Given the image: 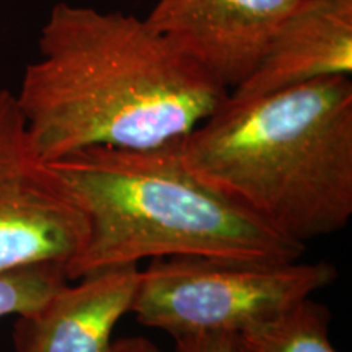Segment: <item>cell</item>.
<instances>
[{"label": "cell", "mask_w": 352, "mask_h": 352, "mask_svg": "<svg viewBox=\"0 0 352 352\" xmlns=\"http://www.w3.org/2000/svg\"><path fill=\"white\" fill-rule=\"evenodd\" d=\"M302 0H158L145 21L196 59L228 91L253 72Z\"/></svg>", "instance_id": "obj_6"}, {"label": "cell", "mask_w": 352, "mask_h": 352, "mask_svg": "<svg viewBox=\"0 0 352 352\" xmlns=\"http://www.w3.org/2000/svg\"><path fill=\"white\" fill-rule=\"evenodd\" d=\"M184 166L297 243L352 217V82L316 78L252 98L227 95L178 140Z\"/></svg>", "instance_id": "obj_2"}, {"label": "cell", "mask_w": 352, "mask_h": 352, "mask_svg": "<svg viewBox=\"0 0 352 352\" xmlns=\"http://www.w3.org/2000/svg\"><path fill=\"white\" fill-rule=\"evenodd\" d=\"M329 323L328 308L308 297L274 318L232 334V352H338Z\"/></svg>", "instance_id": "obj_9"}, {"label": "cell", "mask_w": 352, "mask_h": 352, "mask_svg": "<svg viewBox=\"0 0 352 352\" xmlns=\"http://www.w3.org/2000/svg\"><path fill=\"white\" fill-rule=\"evenodd\" d=\"M176 352H232V334L175 338Z\"/></svg>", "instance_id": "obj_11"}, {"label": "cell", "mask_w": 352, "mask_h": 352, "mask_svg": "<svg viewBox=\"0 0 352 352\" xmlns=\"http://www.w3.org/2000/svg\"><path fill=\"white\" fill-rule=\"evenodd\" d=\"M85 240L82 206L38 152L15 94L0 88V271L43 263L67 271Z\"/></svg>", "instance_id": "obj_5"}, {"label": "cell", "mask_w": 352, "mask_h": 352, "mask_svg": "<svg viewBox=\"0 0 352 352\" xmlns=\"http://www.w3.org/2000/svg\"><path fill=\"white\" fill-rule=\"evenodd\" d=\"M352 72V0H302L277 26L233 98H252Z\"/></svg>", "instance_id": "obj_8"}, {"label": "cell", "mask_w": 352, "mask_h": 352, "mask_svg": "<svg viewBox=\"0 0 352 352\" xmlns=\"http://www.w3.org/2000/svg\"><path fill=\"white\" fill-rule=\"evenodd\" d=\"M139 271L114 266L65 284L38 310L16 316L12 352H109L114 328L131 314Z\"/></svg>", "instance_id": "obj_7"}, {"label": "cell", "mask_w": 352, "mask_h": 352, "mask_svg": "<svg viewBox=\"0 0 352 352\" xmlns=\"http://www.w3.org/2000/svg\"><path fill=\"white\" fill-rule=\"evenodd\" d=\"M16 103L44 160L87 147L155 148L183 139L228 90L145 19L59 2Z\"/></svg>", "instance_id": "obj_1"}, {"label": "cell", "mask_w": 352, "mask_h": 352, "mask_svg": "<svg viewBox=\"0 0 352 352\" xmlns=\"http://www.w3.org/2000/svg\"><path fill=\"white\" fill-rule=\"evenodd\" d=\"M87 217V240L67 279L142 259L210 256L296 261L305 245L189 171L178 140L155 148L87 147L50 162Z\"/></svg>", "instance_id": "obj_3"}, {"label": "cell", "mask_w": 352, "mask_h": 352, "mask_svg": "<svg viewBox=\"0 0 352 352\" xmlns=\"http://www.w3.org/2000/svg\"><path fill=\"white\" fill-rule=\"evenodd\" d=\"M336 279V266L327 261L155 258L139 271L131 314L173 340L235 334L274 318Z\"/></svg>", "instance_id": "obj_4"}, {"label": "cell", "mask_w": 352, "mask_h": 352, "mask_svg": "<svg viewBox=\"0 0 352 352\" xmlns=\"http://www.w3.org/2000/svg\"><path fill=\"white\" fill-rule=\"evenodd\" d=\"M109 352H164L155 342L142 336L121 338V340L113 341L111 351Z\"/></svg>", "instance_id": "obj_12"}, {"label": "cell", "mask_w": 352, "mask_h": 352, "mask_svg": "<svg viewBox=\"0 0 352 352\" xmlns=\"http://www.w3.org/2000/svg\"><path fill=\"white\" fill-rule=\"evenodd\" d=\"M69 284L65 267L43 263L0 271V320L38 310Z\"/></svg>", "instance_id": "obj_10"}]
</instances>
